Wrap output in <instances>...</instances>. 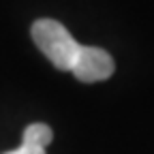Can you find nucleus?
<instances>
[{"label": "nucleus", "mask_w": 154, "mask_h": 154, "mask_svg": "<svg viewBox=\"0 0 154 154\" xmlns=\"http://www.w3.org/2000/svg\"><path fill=\"white\" fill-rule=\"evenodd\" d=\"M34 45L43 56L60 71H71L82 45L71 36V32L56 19H36L30 28Z\"/></svg>", "instance_id": "obj_1"}, {"label": "nucleus", "mask_w": 154, "mask_h": 154, "mask_svg": "<svg viewBox=\"0 0 154 154\" xmlns=\"http://www.w3.org/2000/svg\"><path fill=\"white\" fill-rule=\"evenodd\" d=\"M113 58L109 51L101 47H84L77 54V60L71 69V73L84 84H96V82H105L113 75Z\"/></svg>", "instance_id": "obj_2"}, {"label": "nucleus", "mask_w": 154, "mask_h": 154, "mask_svg": "<svg viewBox=\"0 0 154 154\" xmlns=\"http://www.w3.org/2000/svg\"><path fill=\"white\" fill-rule=\"evenodd\" d=\"M51 139H54V133H51V128H49L47 124H41V122L26 126V131H24V137H22V141H30V143H34V146H41V148H47V146L51 143Z\"/></svg>", "instance_id": "obj_3"}, {"label": "nucleus", "mask_w": 154, "mask_h": 154, "mask_svg": "<svg viewBox=\"0 0 154 154\" xmlns=\"http://www.w3.org/2000/svg\"><path fill=\"white\" fill-rule=\"evenodd\" d=\"M5 154H45V148L41 146H34L30 141H22V146L11 150V152H5Z\"/></svg>", "instance_id": "obj_4"}]
</instances>
